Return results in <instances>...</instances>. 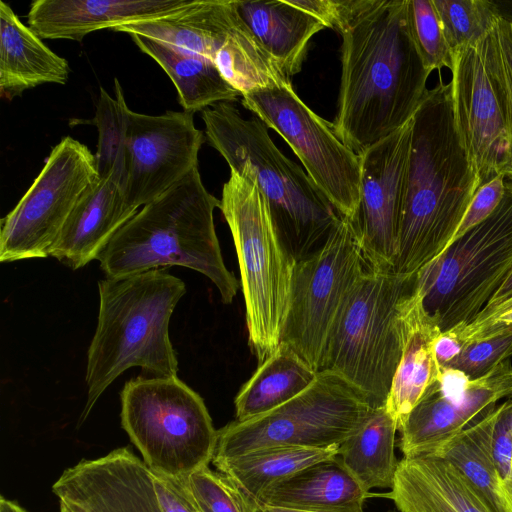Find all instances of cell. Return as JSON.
<instances>
[{"label": "cell", "instance_id": "1", "mask_svg": "<svg viewBox=\"0 0 512 512\" xmlns=\"http://www.w3.org/2000/svg\"><path fill=\"white\" fill-rule=\"evenodd\" d=\"M407 0H371L340 34L341 83L333 122L356 154L414 116L430 71L410 35Z\"/></svg>", "mask_w": 512, "mask_h": 512}, {"label": "cell", "instance_id": "2", "mask_svg": "<svg viewBox=\"0 0 512 512\" xmlns=\"http://www.w3.org/2000/svg\"><path fill=\"white\" fill-rule=\"evenodd\" d=\"M455 129L451 85L428 89L412 118L406 191L392 272L413 276L449 245L479 188Z\"/></svg>", "mask_w": 512, "mask_h": 512}, {"label": "cell", "instance_id": "3", "mask_svg": "<svg viewBox=\"0 0 512 512\" xmlns=\"http://www.w3.org/2000/svg\"><path fill=\"white\" fill-rule=\"evenodd\" d=\"M99 313L87 354V401L81 425L102 393L125 370L140 367L147 377L177 376L169 337L171 315L186 292L166 269L105 278L98 282Z\"/></svg>", "mask_w": 512, "mask_h": 512}, {"label": "cell", "instance_id": "4", "mask_svg": "<svg viewBox=\"0 0 512 512\" xmlns=\"http://www.w3.org/2000/svg\"><path fill=\"white\" fill-rule=\"evenodd\" d=\"M220 200L205 188L198 168L148 203L111 238L96 260L107 278L162 267L193 269L232 303L240 283L224 264L214 225Z\"/></svg>", "mask_w": 512, "mask_h": 512}, {"label": "cell", "instance_id": "5", "mask_svg": "<svg viewBox=\"0 0 512 512\" xmlns=\"http://www.w3.org/2000/svg\"><path fill=\"white\" fill-rule=\"evenodd\" d=\"M209 144L230 171L248 172L258 184L278 235L296 262L324 245L342 218L310 176L274 144L256 116L244 118L229 102L203 111Z\"/></svg>", "mask_w": 512, "mask_h": 512}, {"label": "cell", "instance_id": "6", "mask_svg": "<svg viewBox=\"0 0 512 512\" xmlns=\"http://www.w3.org/2000/svg\"><path fill=\"white\" fill-rule=\"evenodd\" d=\"M219 209L238 258L248 345L261 364L281 342L297 262L281 241L251 174L230 171Z\"/></svg>", "mask_w": 512, "mask_h": 512}, {"label": "cell", "instance_id": "7", "mask_svg": "<svg viewBox=\"0 0 512 512\" xmlns=\"http://www.w3.org/2000/svg\"><path fill=\"white\" fill-rule=\"evenodd\" d=\"M414 284L415 275L367 269L328 338L322 370L343 378L373 409L386 404L402 352L400 303Z\"/></svg>", "mask_w": 512, "mask_h": 512}, {"label": "cell", "instance_id": "8", "mask_svg": "<svg viewBox=\"0 0 512 512\" xmlns=\"http://www.w3.org/2000/svg\"><path fill=\"white\" fill-rule=\"evenodd\" d=\"M512 272V176L496 209L415 275L442 332L472 322Z\"/></svg>", "mask_w": 512, "mask_h": 512}, {"label": "cell", "instance_id": "9", "mask_svg": "<svg viewBox=\"0 0 512 512\" xmlns=\"http://www.w3.org/2000/svg\"><path fill=\"white\" fill-rule=\"evenodd\" d=\"M121 425L152 471L184 479L212 461L218 437L203 398L173 377L124 384Z\"/></svg>", "mask_w": 512, "mask_h": 512}, {"label": "cell", "instance_id": "10", "mask_svg": "<svg viewBox=\"0 0 512 512\" xmlns=\"http://www.w3.org/2000/svg\"><path fill=\"white\" fill-rule=\"evenodd\" d=\"M373 410L343 378L321 370L307 389L283 405L248 421L234 420L218 430L213 459L275 446L338 448L364 425Z\"/></svg>", "mask_w": 512, "mask_h": 512}, {"label": "cell", "instance_id": "11", "mask_svg": "<svg viewBox=\"0 0 512 512\" xmlns=\"http://www.w3.org/2000/svg\"><path fill=\"white\" fill-rule=\"evenodd\" d=\"M241 97L245 108L287 142L339 215L353 221L361 196L360 157L341 140L333 123L311 110L291 81Z\"/></svg>", "mask_w": 512, "mask_h": 512}, {"label": "cell", "instance_id": "12", "mask_svg": "<svg viewBox=\"0 0 512 512\" xmlns=\"http://www.w3.org/2000/svg\"><path fill=\"white\" fill-rule=\"evenodd\" d=\"M368 269L358 235L342 218L322 247L295 265L281 341L316 372L322 370L330 332L355 282Z\"/></svg>", "mask_w": 512, "mask_h": 512}, {"label": "cell", "instance_id": "13", "mask_svg": "<svg viewBox=\"0 0 512 512\" xmlns=\"http://www.w3.org/2000/svg\"><path fill=\"white\" fill-rule=\"evenodd\" d=\"M100 178L95 154L66 136L16 206L1 220L0 261L45 258L82 197Z\"/></svg>", "mask_w": 512, "mask_h": 512}, {"label": "cell", "instance_id": "14", "mask_svg": "<svg viewBox=\"0 0 512 512\" xmlns=\"http://www.w3.org/2000/svg\"><path fill=\"white\" fill-rule=\"evenodd\" d=\"M451 100L461 146L480 186L512 176V145L502 88L492 58V31L452 53Z\"/></svg>", "mask_w": 512, "mask_h": 512}, {"label": "cell", "instance_id": "15", "mask_svg": "<svg viewBox=\"0 0 512 512\" xmlns=\"http://www.w3.org/2000/svg\"><path fill=\"white\" fill-rule=\"evenodd\" d=\"M512 397L510 360L471 380L461 371L441 367L399 430L403 457L437 456L461 432Z\"/></svg>", "mask_w": 512, "mask_h": 512}, {"label": "cell", "instance_id": "16", "mask_svg": "<svg viewBox=\"0 0 512 512\" xmlns=\"http://www.w3.org/2000/svg\"><path fill=\"white\" fill-rule=\"evenodd\" d=\"M193 115L184 110L147 115L129 108L121 186L131 207L139 210L198 168L205 136Z\"/></svg>", "mask_w": 512, "mask_h": 512}, {"label": "cell", "instance_id": "17", "mask_svg": "<svg viewBox=\"0 0 512 512\" xmlns=\"http://www.w3.org/2000/svg\"><path fill=\"white\" fill-rule=\"evenodd\" d=\"M412 119L360 157L361 196L352 222L368 269L392 271L406 191Z\"/></svg>", "mask_w": 512, "mask_h": 512}, {"label": "cell", "instance_id": "18", "mask_svg": "<svg viewBox=\"0 0 512 512\" xmlns=\"http://www.w3.org/2000/svg\"><path fill=\"white\" fill-rule=\"evenodd\" d=\"M52 491L70 512H162L150 469L128 448L66 469Z\"/></svg>", "mask_w": 512, "mask_h": 512}, {"label": "cell", "instance_id": "19", "mask_svg": "<svg viewBox=\"0 0 512 512\" xmlns=\"http://www.w3.org/2000/svg\"><path fill=\"white\" fill-rule=\"evenodd\" d=\"M191 0H36L28 26L42 39L81 41L105 28L157 19L182 9Z\"/></svg>", "mask_w": 512, "mask_h": 512}, {"label": "cell", "instance_id": "20", "mask_svg": "<svg viewBox=\"0 0 512 512\" xmlns=\"http://www.w3.org/2000/svg\"><path fill=\"white\" fill-rule=\"evenodd\" d=\"M399 319L402 352L385 404L398 431L441 373L434 342L442 333L437 321L425 309L415 284L400 303Z\"/></svg>", "mask_w": 512, "mask_h": 512}, {"label": "cell", "instance_id": "21", "mask_svg": "<svg viewBox=\"0 0 512 512\" xmlns=\"http://www.w3.org/2000/svg\"><path fill=\"white\" fill-rule=\"evenodd\" d=\"M137 209L124 196L114 176L100 179L79 201L49 251L73 270L97 259L116 232Z\"/></svg>", "mask_w": 512, "mask_h": 512}, {"label": "cell", "instance_id": "22", "mask_svg": "<svg viewBox=\"0 0 512 512\" xmlns=\"http://www.w3.org/2000/svg\"><path fill=\"white\" fill-rule=\"evenodd\" d=\"M398 512H492L462 473L438 456L402 457L392 488Z\"/></svg>", "mask_w": 512, "mask_h": 512}, {"label": "cell", "instance_id": "23", "mask_svg": "<svg viewBox=\"0 0 512 512\" xmlns=\"http://www.w3.org/2000/svg\"><path fill=\"white\" fill-rule=\"evenodd\" d=\"M243 26L233 1L191 0L173 13L117 27L114 31L161 41L213 62L218 51Z\"/></svg>", "mask_w": 512, "mask_h": 512}, {"label": "cell", "instance_id": "24", "mask_svg": "<svg viewBox=\"0 0 512 512\" xmlns=\"http://www.w3.org/2000/svg\"><path fill=\"white\" fill-rule=\"evenodd\" d=\"M233 3L257 44L277 68L289 79L299 73L311 38L325 25L289 0Z\"/></svg>", "mask_w": 512, "mask_h": 512}, {"label": "cell", "instance_id": "25", "mask_svg": "<svg viewBox=\"0 0 512 512\" xmlns=\"http://www.w3.org/2000/svg\"><path fill=\"white\" fill-rule=\"evenodd\" d=\"M367 492L337 456L314 463L270 486L258 504L307 512H365Z\"/></svg>", "mask_w": 512, "mask_h": 512}, {"label": "cell", "instance_id": "26", "mask_svg": "<svg viewBox=\"0 0 512 512\" xmlns=\"http://www.w3.org/2000/svg\"><path fill=\"white\" fill-rule=\"evenodd\" d=\"M68 61L44 44L13 9L0 1V94L8 100L46 83L65 84Z\"/></svg>", "mask_w": 512, "mask_h": 512}, {"label": "cell", "instance_id": "27", "mask_svg": "<svg viewBox=\"0 0 512 512\" xmlns=\"http://www.w3.org/2000/svg\"><path fill=\"white\" fill-rule=\"evenodd\" d=\"M317 374L289 344L281 341L237 393L235 420L248 421L283 405L307 389Z\"/></svg>", "mask_w": 512, "mask_h": 512}, {"label": "cell", "instance_id": "28", "mask_svg": "<svg viewBox=\"0 0 512 512\" xmlns=\"http://www.w3.org/2000/svg\"><path fill=\"white\" fill-rule=\"evenodd\" d=\"M128 35L170 77L184 111H203L216 103L235 101L241 96L209 59L138 34Z\"/></svg>", "mask_w": 512, "mask_h": 512}, {"label": "cell", "instance_id": "29", "mask_svg": "<svg viewBox=\"0 0 512 512\" xmlns=\"http://www.w3.org/2000/svg\"><path fill=\"white\" fill-rule=\"evenodd\" d=\"M397 431L395 421L382 406L338 447L336 456L367 492L393 486L399 463L395 455Z\"/></svg>", "mask_w": 512, "mask_h": 512}, {"label": "cell", "instance_id": "30", "mask_svg": "<svg viewBox=\"0 0 512 512\" xmlns=\"http://www.w3.org/2000/svg\"><path fill=\"white\" fill-rule=\"evenodd\" d=\"M337 450L275 446L234 457L212 459V463L218 472L258 504L261 494L267 488L307 466L336 456Z\"/></svg>", "mask_w": 512, "mask_h": 512}, {"label": "cell", "instance_id": "31", "mask_svg": "<svg viewBox=\"0 0 512 512\" xmlns=\"http://www.w3.org/2000/svg\"><path fill=\"white\" fill-rule=\"evenodd\" d=\"M493 411L456 436L437 456L462 473L492 512H512V500L491 455Z\"/></svg>", "mask_w": 512, "mask_h": 512}, {"label": "cell", "instance_id": "32", "mask_svg": "<svg viewBox=\"0 0 512 512\" xmlns=\"http://www.w3.org/2000/svg\"><path fill=\"white\" fill-rule=\"evenodd\" d=\"M114 87L115 97H112L104 88H100L92 121L98 130L95 160L100 179L114 176L121 181L122 185L129 107L117 78L114 80Z\"/></svg>", "mask_w": 512, "mask_h": 512}, {"label": "cell", "instance_id": "33", "mask_svg": "<svg viewBox=\"0 0 512 512\" xmlns=\"http://www.w3.org/2000/svg\"><path fill=\"white\" fill-rule=\"evenodd\" d=\"M451 52L487 36L498 19L491 0H432Z\"/></svg>", "mask_w": 512, "mask_h": 512}, {"label": "cell", "instance_id": "34", "mask_svg": "<svg viewBox=\"0 0 512 512\" xmlns=\"http://www.w3.org/2000/svg\"><path fill=\"white\" fill-rule=\"evenodd\" d=\"M512 356V324L496 322L462 342L459 355L444 368L474 380L487 375Z\"/></svg>", "mask_w": 512, "mask_h": 512}, {"label": "cell", "instance_id": "35", "mask_svg": "<svg viewBox=\"0 0 512 512\" xmlns=\"http://www.w3.org/2000/svg\"><path fill=\"white\" fill-rule=\"evenodd\" d=\"M406 17L412 40L426 66L432 72L451 69L452 52L443 33L432 0H407Z\"/></svg>", "mask_w": 512, "mask_h": 512}, {"label": "cell", "instance_id": "36", "mask_svg": "<svg viewBox=\"0 0 512 512\" xmlns=\"http://www.w3.org/2000/svg\"><path fill=\"white\" fill-rule=\"evenodd\" d=\"M194 499L210 512H258L259 505L220 472L204 466L184 478Z\"/></svg>", "mask_w": 512, "mask_h": 512}, {"label": "cell", "instance_id": "37", "mask_svg": "<svg viewBox=\"0 0 512 512\" xmlns=\"http://www.w3.org/2000/svg\"><path fill=\"white\" fill-rule=\"evenodd\" d=\"M492 58L502 88L512 145V25L499 18L492 30Z\"/></svg>", "mask_w": 512, "mask_h": 512}, {"label": "cell", "instance_id": "38", "mask_svg": "<svg viewBox=\"0 0 512 512\" xmlns=\"http://www.w3.org/2000/svg\"><path fill=\"white\" fill-rule=\"evenodd\" d=\"M293 5L318 18L325 27L342 33L371 0H289Z\"/></svg>", "mask_w": 512, "mask_h": 512}, {"label": "cell", "instance_id": "39", "mask_svg": "<svg viewBox=\"0 0 512 512\" xmlns=\"http://www.w3.org/2000/svg\"><path fill=\"white\" fill-rule=\"evenodd\" d=\"M505 178L504 175H497L479 186L451 242L485 220L496 209L505 192Z\"/></svg>", "mask_w": 512, "mask_h": 512}, {"label": "cell", "instance_id": "40", "mask_svg": "<svg viewBox=\"0 0 512 512\" xmlns=\"http://www.w3.org/2000/svg\"><path fill=\"white\" fill-rule=\"evenodd\" d=\"M152 484L162 512H200L184 479L152 471Z\"/></svg>", "mask_w": 512, "mask_h": 512}, {"label": "cell", "instance_id": "41", "mask_svg": "<svg viewBox=\"0 0 512 512\" xmlns=\"http://www.w3.org/2000/svg\"><path fill=\"white\" fill-rule=\"evenodd\" d=\"M512 299V272L500 286V288L495 292L486 306L482 309V311L478 314V316L470 322L468 325L460 328L454 329L455 331H464L473 329L480 324H482L498 307L502 304L506 303Z\"/></svg>", "mask_w": 512, "mask_h": 512}, {"label": "cell", "instance_id": "42", "mask_svg": "<svg viewBox=\"0 0 512 512\" xmlns=\"http://www.w3.org/2000/svg\"><path fill=\"white\" fill-rule=\"evenodd\" d=\"M461 348V341L452 331L442 332L434 342L435 356L441 367L446 366L456 358Z\"/></svg>", "mask_w": 512, "mask_h": 512}, {"label": "cell", "instance_id": "43", "mask_svg": "<svg viewBox=\"0 0 512 512\" xmlns=\"http://www.w3.org/2000/svg\"><path fill=\"white\" fill-rule=\"evenodd\" d=\"M512 309V299L507 301L506 303L502 304L500 307H498L482 324L479 326L470 329V330H464V331H455L452 330L459 338L461 342H464L474 334L478 333L481 329H483L486 325H488L493 319H495L497 316H499L501 313Z\"/></svg>", "mask_w": 512, "mask_h": 512}, {"label": "cell", "instance_id": "44", "mask_svg": "<svg viewBox=\"0 0 512 512\" xmlns=\"http://www.w3.org/2000/svg\"><path fill=\"white\" fill-rule=\"evenodd\" d=\"M499 19L512 25V0H491Z\"/></svg>", "mask_w": 512, "mask_h": 512}, {"label": "cell", "instance_id": "45", "mask_svg": "<svg viewBox=\"0 0 512 512\" xmlns=\"http://www.w3.org/2000/svg\"><path fill=\"white\" fill-rule=\"evenodd\" d=\"M0 512H27L18 503L6 499L4 496L0 498Z\"/></svg>", "mask_w": 512, "mask_h": 512}, {"label": "cell", "instance_id": "46", "mask_svg": "<svg viewBox=\"0 0 512 512\" xmlns=\"http://www.w3.org/2000/svg\"><path fill=\"white\" fill-rule=\"evenodd\" d=\"M496 322L512 324V309L507 310V311L501 313L499 316H497L495 319H493L488 325H486L483 329H485L486 327H488L491 324L496 323ZM483 329H481L479 332H481ZM478 333H476V334H478ZM476 334H474V335H476Z\"/></svg>", "mask_w": 512, "mask_h": 512}, {"label": "cell", "instance_id": "47", "mask_svg": "<svg viewBox=\"0 0 512 512\" xmlns=\"http://www.w3.org/2000/svg\"><path fill=\"white\" fill-rule=\"evenodd\" d=\"M258 512H307V511H300V510H294V509H288V508H282V507L269 506V505H265V504H259Z\"/></svg>", "mask_w": 512, "mask_h": 512}, {"label": "cell", "instance_id": "48", "mask_svg": "<svg viewBox=\"0 0 512 512\" xmlns=\"http://www.w3.org/2000/svg\"><path fill=\"white\" fill-rule=\"evenodd\" d=\"M196 503H197V506H198V508H199V511H200V512H210V511H209L206 507H204L202 504H200V503H198V502H196Z\"/></svg>", "mask_w": 512, "mask_h": 512}, {"label": "cell", "instance_id": "49", "mask_svg": "<svg viewBox=\"0 0 512 512\" xmlns=\"http://www.w3.org/2000/svg\"><path fill=\"white\" fill-rule=\"evenodd\" d=\"M59 512H70V511L64 504L60 503Z\"/></svg>", "mask_w": 512, "mask_h": 512}]
</instances>
